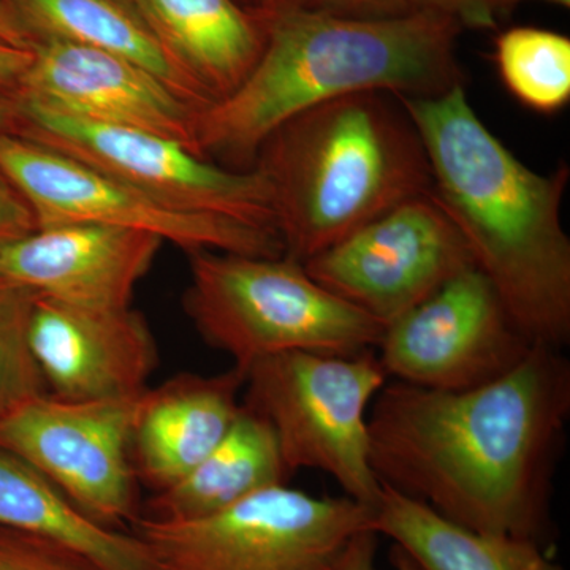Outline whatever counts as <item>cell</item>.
<instances>
[{"mask_svg": "<svg viewBox=\"0 0 570 570\" xmlns=\"http://www.w3.org/2000/svg\"><path fill=\"white\" fill-rule=\"evenodd\" d=\"M569 420V358L534 346L474 389L387 381L370 411L371 464L382 487L453 523L547 547Z\"/></svg>", "mask_w": 570, "mask_h": 570, "instance_id": "obj_1", "label": "cell"}, {"mask_svg": "<svg viewBox=\"0 0 570 570\" xmlns=\"http://www.w3.org/2000/svg\"><path fill=\"white\" fill-rule=\"evenodd\" d=\"M400 97L417 127L436 198L475 268L535 346L570 340V238L561 219L568 164L538 174L490 132L464 85Z\"/></svg>", "mask_w": 570, "mask_h": 570, "instance_id": "obj_2", "label": "cell"}, {"mask_svg": "<svg viewBox=\"0 0 570 570\" xmlns=\"http://www.w3.org/2000/svg\"><path fill=\"white\" fill-rule=\"evenodd\" d=\"M264 13L265 45L254 69L195 122L198 156L230 170H250L281 124L337 97H436L463 85L456 58L463 28L444 14L348 18L279 2Z\"/></svg>", "mask_w": 570, "mask_h": 570, "instance_id": "obj_3", "label": "cell"}, {"mask_svg": "<svg viewBox=\"0 0 570 570\" xmlns=\"http://www.w3.org/2000/svg\"><path fill=\"white\" fill-rule=\"evenodd\" d=\"M253 168L268 183L284 255L299 264L433 190L417 127L400 97L382 91L298 112L266 137Z\"/></svg>", "mask_w": 570, "mask_h": 570, "instance_id": "obj_4", "label": "cell"}, {"mask_svg": "<svg viewBox=\"0 0 570 570\" xmlns=\"http://www.w3.org/2000/svg\"><path fill=\"white\" fill-rule=\"evenodd\" d=\"M187 257L184 313L243 376L261 360L285 352L365 354L376 351L384 335V325L330 294L294 258L220 250Z\"/></svg>", "mask_w": 570, "mask_h": 570, "instance_id": "obj_5", "label": "cell"}, {"mask_svg": "<svg viewBox=\"0 0 570 570\" xmlns=\"http://www.w3.org/2000/svg\"><path fill=\"white\" fill-rule=\"evenodd\" d=\"M376 351L360 355L285 352L246 371L243 404L275 431L288 472L330 475L343 497L376 508L370 411L387 384Z\"/></svg>", "mask_w": 570, "mask_h": 570, "instance_id": "obj_6", "label": "cell"}, {"mask_svg": "<svg viewBox=\"0 0 570 570\" xmlns=\"http://www.w3.org/2000/svg\"><path fill=\"white\" fill-rule=\"evenodd\" d=\"M374 509L347 497H314L287 483L205 519L138 515L148 570H335L358 532L373 530Z\"/></svg>", "mask_w": 570, "mask_h": 570, "instance_id": "obj_7", "label": "cell"}, {"mask_svg": "<svg viewBox=\"0 0 570 570\" xmlns=\"http://www.w3.org/2000/svg\"><path fill=\"white\" fill-rule=\"evenodd\" d=\"M0 174L31 206L37 228L108 225L148 232L186 254L220 250L258 257L284 255L275 230L176 209L20 134H0Z\"/></svg>", "mask_w": 570, "mask_h": 570, "instance_id": "obj_8", "label": "cell"}, {"mask_svg": "<svg viewBox=\"0 0 570 570\" xmlns=\"http://www.w3.org/2000/svg\"><path fill=\"white\" fill-rule=\"evenodd\" d=\"M13 99L20 116L14 134L73 157L176 209L276 232L272 193L255 168L230 170L163 135L86 121Z\"/></svg>", "mask_w": 570, "mask_h": 570, "instance_id": "obj_9", "label": "cell"}, {"mask_svg": "<svg viewBox=\"0 0 570 570\" xmlns=\"http://www.w3.org/2000/svg\"><path fill=\"white\" fill-rule=\"evenodd\" d=\"M141 395L33 396L0 419V449L31 464L86 515L121 530L140 515L130 441Z\"/></svg>", "mask_w": 570, "mask_h": 570, "instance_id": "obj_10", "label": "cell"}, {"mask_svg": "<svg viewBox=\"0 0 570 570\" xmlns=\"http://www.w3.org/2000/svg\"><path fill=\"white\" fill-rule=\"evenodd\" d=\"M303 265L330 294L387 326L474 262L448 213L425 194L393 206Z\"/></svg>", "mask_w": 570, "mask_h": 570, "instance_id": "obj_11", "label": "cell"}, {"mask_svg": "<svg viewBox=\"0 0 570 570\" xmlns=\"http://www.w3.org/2000/svg\"><path fill=\"white\" fill-rule=\"evenodd\" d=\"M534 346L471 266L385 326L376 355L389 381L456 392L504 376Z\"/></svg>", "mask_w": 570, "mask_h": 570, "instance_id": "obj_12", "label": "cell"}, {"mask_svg": "<svg viewBox=\"0 0 570 570\" xmlns=\"http://www.w3.org/2000/svg\"><path fill=\"white\" fill-rule=\"evenodd\" d=\"M29 50L32 61L10 96L86 121L163 135L198 154L200 108L145 67L69 41L36 40Z\"/></svg>", "mask_w": 570, "mask_h": 570, "instance_id": "obj_13", "label": "cell"}, {"mask_svg": "<svg viewBox=\"0 0 570 570\" xmlns=\"http://www.w3.org/2000/svg\"><path fill=\"white\" fill-rule=\"evenodd\" d=\"M29 344L47 393L66 401L141 395L159 365L151 326L132 306L91 307L39 296Z\"/></svg>", "mask_w": 570, "mask_h": 570, "instance_id": "obj_14", "label": "cell"}, {"mask_svg": "<svg viewBox=\"0 0 570 570\" xmlns=\"http://www.w3.org/2000/svg\"><path fill=\"white\" fill-rule=\"evenodd\" d=\"M163 245L159 236L134 228L39 227L0 250V283L71 305L132 306L135 288Z\"/></svg>", "mask_w": 570, "mask_h": 570, "instance_id": "obj_15", "label": "cell"}, {"mask_svg": "<svg viewBox=\"0 0 570 570\" xmlns=\"http://www.w3.org/2000/svg\"><path fill=\"white\" fill-rule=\"evenodd\" d=\"M243 387L245 376L232 367L214 376L183 373L146 389L130 441L138 483L160 493L197 468L238 419Z\"/></svg>", "mask_w": 570, "mask_h": 570, "instance_id": "obj_16", "label": "cell"}, {"mask_svg": "<svg viewBox=\"0 0 570 570\" xmlns=\"http://www.w3.org/2000/svg\"><path fill=\"white\" fill-rule=\"evenodd\" d=\"M209 104L235 91L264 50V10L238 0H126Z\"/></svg>", "mask_w": 570, "mask_h": 570, "instance_id": "obj_17", "label": "cell"}, {"mask_svg": "<svg viewBox=\"0 0 570 570\" xmlns=\"http://www.w3.org/2000/svg\"><path fill=\"white\" fill-rule=\"evenodd\" d=\"M291 475L273 428L243 404L219 445L176 485L154 493L141 515L164 521L205 519L258 491L284 485Z\"/></svg>", "mask_w": 570, "mask_h": 570, "instance_id": "obj_18", "label": "cell"}, {"mask_svg": "<svg viewBox=\"0 0 570 570\" xmlns=\"http://www.w3.org/2000/svg\"><path fill=\"white\" fill-rule=\"evenodd\" d=\"M373 528L419 570H564L535 540L469 530L387 487L374 508Z\"/></svg>", "mask_w": 570, "mask_h": 570, "instance_id": "obj_19", "label": "cell"}, {"mask_svg": "<svg viewBox=\"0 0 570 570\" xmlns=\"http://www.w3.org/2000/svg\"><path fill=\"white\" fill-rule=\"evenodd\" d=\"M28 37L61 40L129 59L159 77L195 107L209 100L164 50L126 0H2Z\"/></svg>", "mask_w": 570, "mask_h": 570, "instance_id": "obj_20", "label": "cell"}, {"mask_svg": "<svg viewBox=\"0 0 570 570\" xmlns=\"http://www.w3.org/2000/svg\"><path fill=\"white\" fill-rule=\"evenodd\" d=\"M0 528L41 535L80 551L105 570H148L132 531L86 515L31 464L0 449Z\"/></svg>", "mask_w": 570, "mask_h": 570, "instance_id": "obj_21", "label": "cell"}, {"mask_svg": "<svg viewBox=\"0 0 570 570\" xmlns=\"http://www.w3.org/2000/svg\"><path fill=\"white\" fill-rule=\"evenodd\" d=\"M494 59L510 94L539 112H554L570 100V40L538 28L499 33Z\"/></svg>", "mask_w": 570, "mask_h": 570, "instance_id": "obj_22", "label": "cell"}, {"mask_svg": "<svg viewBox=\"0 0 570 570\" xmlns=\"http://www.w3.org/2000/svg\"><path fill=\"white\" fill-rule=\"evenodd\" d=\"M37 298L28 288L0 283V419L24 401L47 393L29 344Z\"/></svg>", "mask_w": 570, "mask_h": 570, "instance_id": "obj_23", "label": "cell"}, {"mask_svg": "<svg viewBox=\"0 0 570 570\" xmlns=\"http://www.w3.org/2000/svg\"><path fill=\"white\" fill-rule=\"evenodd\" d=\"M0 570H105L80 551L41 535L0 528Z\"/></svg>", "mask_w": 570, "mask_h": 570, "instance_id": "obj_24", "label": "cell"}, {"mask_svg": "<svg viewBox=\"0 0 570 570\" xmlns=\"http://www.w3.org/2000/svg\"><path fill=\"white\" fill-rule=\"evenodd\" d=\"M411 11L444 14L461 28L494 29L499 17L512 9V0H406Z\"/></svg>", "mask_w": 570, "mask_h": 570, "instance_id": "obj_25", "label": "cell"}, {"mask_svg": "<svg viewBox=\"0 0 570 570\" xmlns=\"http://www.w3.org/2000/svg\"><path fill=\"white\" fill-rule=\"evenodd\" d=\"M279 3L348 18H390L411 11L406 0H279Z\"/></svg>", "mask_w": 570, "mask_h": 570, "instance_id": "obj_26", "label": "cell"}, {"mask_svg": "<svg viewBox=\"0 0 570 570\" xmlns=\"http://www.w3.org/2000/svg\"><path fill=\"white\" fill-rule=\"evenodd\" d=\"M36 228L31 206L17 187L0 174V250Z\"/></svg>", "mask_w": 570, "mask_h": 570, "instance_id": "obj_27", "label": "cell"}, {"mask_svg": "<svg viewBox=\"0 0 570 570\" xmlns=\"http://www.w3.org/2000/svg\"><path fill=\"white\" fill-rule=\"evenodd\" d=\"M379 538L381 535L373 530L358 532L341 553L335 570H379ZM392 564L395 570H419L415 562L397 547L392 550Z\"/></svg>", "mask_w": 570, "mask_h": 570, "instance_id": "obj_28", "label": "cell"}, {"mask_svg": "<svg viewBox=\"0 0 570 570\" xmlns=\"http://www.w3.org/2000/svg\"><path fill=\"white\" fill-rule=\"evenodd\" d=\"M32 61V51L0 41V94H13Z\"/></svg>", "mask_w": 570, "mask_h": 570, "instance_id": "obj_29", "label": "cell"}, {"mask_svg": "<svg viewBox=\"0 0 570 570\" xmlns=\"http://www.w3.org/2000/svg\"><path fill=\"white\" fill-rule=\"evenodd\" d=\"M0 41L29 50L28 37L22 32L20 24L14 20L13 14L10 13L2 0H0Z\"/></svg>", "mask_w": 570, "mask_h": 570, "instance_id": "obj_30", "label": "cell"}, {"mask_svg": "<svg viewBox=\"0 0 570 570\" xmlns=\"http://www.w3.org/2000/svg\"><path fill=\"white\" fill-rule=\"evenodd\" d=\"M20 124L17 102L9 94H0V134H14Z\"/></svg>", "mask_w": 570, "mask_h": 570, "instance_id": "obj_31", "label": "cell"}, {"mask_svg": "<svg viewBox=\"0 0 570 570\" xmlns=\"http://www.w3.org/2000/svg\"><path fill=\"white\" fill-rule=\"evenodd\" d=\"M238 2L246 7V9L258 11L276 6L279 0H238Z\"/></svg>", "mask_w": 570, "mask_h": 570, "instance_id": "obj_32", "label": "cell"}]
</instances>
